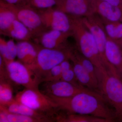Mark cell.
<instances>
[{
  "mask_svg": "<svg viewBox=\"0 0 122 122\" xmlns=\"http://www.w3.org/2000/svg\"><path fill=\"white\" fill-rule=\"evenodd\" d=\"M59 110L69 113L93 116L114 121L115 114L105 104L106 99L96 91L80 93L69 97L51 96Z\"/></svg>",
  "mask_w": 122,
  "mask_h": 122,
  "instance_id": "1",
  "label": "cell"
},
{
  "mask_svg": "<svg viewBox=\"0 0 122 122\" xmlns=\"http://www.w3.org/2000/svg\"><path fill=\"white\" fill-rule=\"evenodd\" d=\"M71 32L78 51L91 61L97 76L108 72L103 65L93 35L83 24L82 17L71 16Z\"/></svg>",
  "mask_w": 122,
  "mask_h": 122,
  "instance_id": "2",
  "label": "cell"
},
{
  "mask_svg": "<svg viewBox=\"0 0 122 122\" xmlns=\"http://www.w3.org/2000/svg\"><path fill=\"white\" fill-rule=\"evenodd\" d=\"M15 100L30 108L49 116L55 121L59 111L57 104L39 89H24L15 97Z\"/></svg>",
  "mask_w": 122,
  "mask_h": 122,
  "instance_id": "3",
  "label": "cell"
},
{
  "mask_svg": "<svg viewBox=\"0 0 122 122\" xmlns=\"http://www.w3.org/2000/svg\"><path fill=\"white\" fill-rule=\"evenodd\" d=\"M122 78L120 75H115L107 72L100 76L98 79L99 92L113 107L116 117L121 120H122Z\"/></svg>",
  "mask_w": 122,
  "mask_h": 122,
  "instance_id": "4",
  "label": "cell"
},
{
  "mask_svg": "<svg viewBox=\"0 0 122 122\" xmlns=\"http://www.w3.org/2000/svg\"><path fill=\"white\" fill-rule=\"evenodd\" d=\"M94 14L82 17L84 25L93 35L96 41L99 55L103 65L108 73L113 75L119 74L116 68L107 60L106 55V46L107 36L102 18Z\"/></svg>",
  "mask_w": 122,
  "mask_h": 122,
  "instance_id": "5",
  "label": "cell"
},
{
  "mask_svg": "<svg viewBox=\"0 0 122 122\" xmlns=\"http://www.w3.org/2000/svg\"><path fill=\"white\" fill-rule=\"evenodd\" d=\"M73 49L57 50L42 47L39 48L36 60L33 65L29 66L41 79L55 66L66 59H70Z\"/></svg>",
  "mask_w": 122,
  "mask_h": 122,
  "instance_id": "6",
  "label": "cell"
},
{
  "mask_svg": "<svg viewBox=\"0 0 122 122\" xmlns=\"http://www.w3.org/2000/svg\"><path fill=\"white\" fill-rule=\"evenodd\" d=\"M6 65L8 76L12 83L26 89H39L41 79L28 66L15 61Z\"/></svg>",
  "mask_w": 122,
  "mask_h": 122,
  "instance_id": "7",
  "label": "cell"
},
{
  "mask_svg": "<svg viewBox=\"0 0 122 122\" xmlns=\"http://www.w3.org/2000/svg\"><path fill=\"white\" fill-rule=\"evenodd\" d=\"M15 14L17 19L28 29L33 36H40L46 29L38 12L28 5L10 4L0 0Z\"/></svg>",
  "mask_w": 122,
  "mask_h": 122,
  "instance_id": "8",
  "label": "cell"
},
{
  "mask_svg": "<svg viewBox=\"0 0 122 122\" xmlns=\"http://www.w3.org/2000/svg\"><path fill=\"white\" fill-rule=\"evenodd\" d=\"M46 29L62 32H71L70 17L62 11L52 8L39 9L38 12Z\"/></svg>",
  "mask_w": 122,
  "mask_h": 122,
  "instance_id": "9",
  "label": "cell"
},
{
  "mask_svg": "<svg viewBox=\"0 0 122 122\" xmlns=\"http://www.w3.org/2000/svg\"><path fill=\"white\" fill-rule=\"evenodd\" d=\"M41 91L49 97H69L85 92L95 91L85 87L75 86L66 81H60L41 82Z\"/></svg>",
  "mask_w": 122,
  "mask_h": 122,
  "instance_id": "10",
  "label": "cell"
},
{
  "mask_svg": "<svg viewBox=\"0 0 122 122\" xmlns=\"http://www.w3.org/2000/svg\"><path fill=\"white\" fill-rule=\"evenodd\" d=\"M54 8L68 15L78 17L96 14L95 0H59Z\"/></svg>",
  "mask_w": 122,
  "mask_h": 122,
  "instance_id": "11",
  "label": "cell"
},
{
  "mask_svg": "<svg viewBox=\"0 0 122 122\" xmlns=\"http://www.w3.org/2000/svg\"><path fill=\"white\" fill-rule=\"evenodd\" d=\"M40 42L43 48L57 50L71 49L68 45V39L72 36V32H62L56 30H50L42 33Z\"/></svg>",
  "mask_w": 122,
  "mask_h": 122,
  "instance_id": "12",
  "label": "cell"
},
{
  "mask_svg": "<svg viewBox=\"0 0 122 122\" xmlns=\"http://www.w3.org/2000/svg\"><path fill=\"white\" fill-rule=\"evenodd\" d=\"M96 13L103 19L122 22V5L115 6L103 0H95Z\"/></svg>",
  "mask_w": 122,
  "mask_h": 122,
  "instance_id": "13",
  "label": "cell"
},
{
  "mask_svg": "<svg viewBox=\"0 0 122 122\" xmlns=\"http://www.w3.org/2000/svg\"><path fill=\"white\" fill-rule=\"evenodd\" d=\"M11 113L20 114L37 119L40 122H51L55 121L53 118L45 114L30 108L15 100L6 106H2Z\"/></svg>",
  "mask_w": 122,
  "mask_h": 122,
  "instance_id": "14",
  "label": "cell"
},
{
  "mask_svg": "<svg viewBox=\"0 0 122 122\" xmlns=\"http://www.w3.org/2000/svg\"><path fill=\"white\" fill-rule=\"evenodd\" d=\"M17 46L19 61L28 66L33 65L36 60L39 47L27 41L19 42Z\"/></svg>",
  "mask_w": 122,
  "mask_h": 122,
  "instance_id": "15",
  "label": "cell"
},
{
  "mask_svg": "<svg viewBox=\"0 0 122 122\" xmlns=\"http://www.w3.org/2000/svg\"><path fill=\"white\" fill-rule=\"evenodd\" d=\"M72 51L70 59L72 61L75 73L79 83L84 87L94 91L99 90L98 83L95 81L90 75L74 56Z\"/></svg>",
  "mask_w": 122,
  "mask_h": 122,
  "instance_id": "16",
  "label": "cell"
},
{
  "mask_svg": "<svg viewBox=\"0 0 122 122\" xmlns=\"http://www.w3.org/2000/svg\"><path fill=\"white\" fill-rule=\"evenodd\" d=\"M107 60L113 66L122 77V50L117 44L107 37L106 46Z\"/></svg>",
  "mask_w": 122,
  "mask_h": 122,
  "instance_id": "17",
  "label": "cell"
},
{
  "mask_svg": "<svg viewBox=\"0 0 122 122\" xmlns=\"http://www.w3.org/2000/svg\"><path fill=\"white\" fill-rule=\"evenodd\" d=\"M55 120L56 122H112L111 120L93 116L67 113L64 114L58 112L56 116Z\"/></svg>",
  "mask_w": 122,
  "mask_h": 122,
  "instance_id": "18",
  "label": "cell"
},
{
  "mask_svg": "<svg viewBox=\"0 0 122 122\" xmlns=\"http://www.w3.org/2000/svg\"><path fill=\"white\" fill-rule=\"evenodd\" d=\"M4 35L20 41H28L33 36L28 29L17 19L13 21Z\"/></svg>",
  "mask_w": 122,
  "mask_h": 122,
  "instance_id": "19",
  "label": "cell"
},
{
  "mask_svg": "<svg viewBox=\"0 0 122 122\" xmlns=\"http://www.w3.org/2000/svg\"><path fill=\"white\" fill-rule=\"evenodd\" d=\"M0 54L5 64L15 61L17 56V46L13 39L7 41L0 38Z\"/></svg>",
  "mask_w": 122,
  "mask_h": 122,
  "instance_id": "20",
  "label": "cell"
},
{
  "mask_svg": "<svg viewBox=\"0 0 122 122\" xmlns=\"http://www.w3.org/2000/svg\"><path fill=\"white\" fill-rule=\"evenodd\" d=\"M16 16L11 10L0 1V33L4 34L16 19Z\"/></svg>",
  "mask_w": 122,
  "mask_h": 122,
  "instance_id": "21",
  "label": "cell"
},
{
  "mask_svg": "<svg viewBox=\"0 0 122 122\" xmlns=\"http://www.w3.org/2000/svg\"><path fill=\"white\" fill-rule=\"evenodd\" d=\"M0 122H40L29 116L11 113L0 106Z\"/></svg>",
  "mask_w": 122,
  "mask_h": 122,
  "instance_id": "22",
  "label": "cell"
},
{
  "mask_svg": "<svg viewBox=\"0 0 122 122\" xmlns=\"http://www.w3.org/2000/svg\"><path fill=\"white\" fill-rule=\"evenodd\" d=\"M102 19L107 37L114 41L122 39V22L109 21Z\"/></svg>",
  "mask_w": 122,
  "mask_h": 122,
  "instance_id": "23",
  "label": "cell"
},
{
  "mask_svg": "<svg viewBox=\"0 0 122 122\" xmlns=\"http://www.w3.org/2000/svg\"><path fill=\"white\" fill-rule=\"evenodd\" d=\"M12 85L10 81H0V106H6L15 100Z\"/></svg>",
  "mask_w": 122,
  "mask_h": 122,
  "instance_id": "24",
  "label": "cell"
},
{
  "mask_svg": "<svg viewBox=\"0 0 122 122\" xmlns=\"http://www.w3.org/2000/svg\"><path fill=\"white\" fill-rule=\"evenodd\" d=\"M72 54L77 61L81 63L83 68L90 75L92 78L99 85L96 68L93 62L89 59L84 56L78 51L73 50Z\"/></svg>",
  "mask_w": 122,
  "mask_h": 122,
  "instance_id": "25",
  "label": "cell"
},
{
  "mask_svg": "<svg viewBox=\"0 0 122 122\" xmlns=\"http://www.w3.org/2000/svg\"><path fill=\"white\" fill-rule=\"evenodd\" d=\"M59 0H28L27 5L35 9H44L52 8Z\"/></svg>",
  "mask_w": 122,
  "mask_h": 122,
  "instance_id": "26",
  "label": "cell"
},
{
  "mask_svg": "<svg viewBox=\"0 0 122 122\" xmlns=\"http://www.w3.org/2000/svg\"><path fill=\"white\" fill-rule=\"evenodd\" d=\"M61 75V68L60 64L55 66L46 74L42 79V82L60 81Z\"/></svg>",
  "mask_w": 122,
  "mask_h": 122,
  "instance_id": "27",
  "label": "cell"
},
{
  "mask_svg": "<svg viewBox=\"0 0 122 122\" xmlns=\"http://www.w3.org/2000/svg\"><path fill=\"white\" fill-rule=\"evenodd\" d=\"M61 80L68 82L77 86L84 87L82 86L78 81L75 73L73 66L70 69L62 71Z\"/></svg>",
  "mask_w": 122,
  "mask_h": 122,
  "instance_id": "28",
  "label": "cell"
},
{
  "mask_svg": "<svg viewBox=\"0 0 122 122\" xmlns=\"http://www.w3.org/2000/svg\"><path fill=\"white\" fill-rule=\"evenodd\" d=\"M4 2L15 5H27L28 0H1Z\"/></svg>",
  "mask_w": 122,
  "mask_h": 122,
  "instance_id": "29",
  "label": "cell"
},
{
  "mask_svg": "<svg viewBox=\"0 0 122 122\" xmlns=\"http://www.w3.org/2000/svg\"><path fill=\"white\" fill-rule=\"evenodd\" d=\"M115 6H122V0H103Z\"/></svg>",
  "mask_w": 122,
  "mask_h": 122,
  "instance_id": "30",
  "label": "cell"
},
{
  "mask_svg": "<svg viewBox=\"0 0 122 122\" xmlns=\"http://www.w3.org/2000/svg\"><path fill=\"white\" fill-rule=\"evenodd\" d=\"M115 41L117 44L122 50V38L119 39V40H117V41Z\"/></svg>",
  "mask_w": 122,
  "mask_h": 122,
  "instance_id": "31",
  "label": "cell"
}]
</instances>
